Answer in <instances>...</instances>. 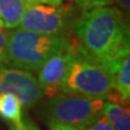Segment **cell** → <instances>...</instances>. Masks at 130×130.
Instances as JSON below:
<instances>
[{"instance_id": "1", "label": "cell", "mask_w": 130, "mask_h": 130, "mask_svg": "<svg viewBox=\"0 0 130 130\" xmlns=\"http://www.w3.org/2000/svg\"><path fill=\"white\" fill-rule=\"evenodd\" d=\"M74 30L85 50L113 74L129 54V26L117 8L85 10L75 21Z\"/></svg>"}, {"instance_id": "2", "label": "cell", "mask_w": 130, "mask_h": 130, "mask_svg": "<svg viewBox=\"0 0 130 130\" xmlns=\"http://www.w3.org/2000/svg\"><path fill=\"white\" fill-rule=\"evenodd\" d=\"M72 46V58L61 92L106 100L115 90V74L95 61L81 44Z\"/></svg>"}, {"instance_id": "3", "label": "cell", "mask_w": 130, "mask_h": 130, "mask_svg": "<svg viewBox=\"0 0 130 130\" xmlns=\"http://www.w3.org/2000/svg\"><path fill=\"white\" fill-rule=\"evenodd\" d=\"M68 44L70 41L63 34L46 35L20 28L8 34L7 65L37 72L48 58Z\"/></svg>"}, {"instance_id": "4", "label": "cell", "mask_w": 130, "mask_h": 130, "mask_svg": "<svg viewBox=\"0 0 130 130\" xmlns=\"http://www.w3.org/2000/svg\"><path fill=\"white\" fill-rule=\"evenodd\" d=\"M104 103L103 98L62 92L49 98L43 106V117L49 127L62 124L84 130L102 115Z\"/></svg>"}, {"instance_id": "5", "label": "cell", "mask_w": 130, "mask_h": 130, "mask_svg": "<svg viewBox=\"0 0 130 130\" xmlns=\"http://www.w3.org/2000/svg\"><path fill=\"white\" fill-rule=\"evenodd\" d=\"M73 13L74 9L71 5L30 3L24 12L20 26L39 34L62 35L72 23Z\"/></svg>"}, {"instance_id": "6", "label": "cell", "mask_w": 130, "mask_h": 130, "mask_svg": "<svg viewBox=\"0 0 130 130\" xmlns=\"http://www.w3.org/2000/svg\"><path fill=\"white\" fill-rule=\"evenodd\" d=\"M0 93H12L23 106H31L42 99L43 90L30 72L0 65Z\"/></svg>"}, {"instance_id": "7", "label": "cell", "mask_w": 130, "mask_h": 130, "mask_svg": "<svg viewBox=\"0 0 130 130\" xmlns=\"http://www.w3.org/2000/svg\"><path fill=\"white\" fill-rule=\"evenodd\" d=\"M72 58V46L70 44L52 54L46 60L38 72V83L48 98L61 92L63 80L66 75Z\"/></svg>"}, {"instance_id": "8", "label": "cell", "mask_w": 130, "mask_h": 130, "mask_svg": "<svg viewBox=\"0 0 130 130\" xmlns=\"http://www.w3.org/2000/svg\"><path fill=\"white\" fill-rule=\"evenodd\" d=\"M28 0H0V28L13 29L20 26Z\"/></svg>"}, {"instance_id": "9", "label": "cell", "mask_w": 130, "mask_h": 130, "mask_svg": "<svg viewBox=\"0 0 130 130\" xmlns=\"http://www.w3.org/2000/svg\"><path fill=\"white\" fill-rule=\"evenodd\" d=\"M23 104L12 93H0V118L18 126L23 121Z\"/></svg>"}, {"instance_id": "10", "label": "cell", "mask_w": 130, "mask_h": 130, "mask_svg": "<svg viewBox=\"0 0 130 130\" xmlns=\"http://www.w3.org/2000/svg\"><path fill=\"white\" fill-rule=\"evenodd\" d=\"M102 115L108 119L114 130H130V111L128 106L109 101L104 103Z\"/></svg>"}, {"instance_id": "11", "label": "cell", "mask_w": 130, "mask_h": 130, "mask_svg": "<svg viewBox=\"0 0 130 130\" xmlns=\"http://www.w3.org/2000/svg\"><path fill=\"white\" fill-rule=\"evenodd\" d=\"M115 91L118 93L124 104L130 99V56H125L115 73Z\"/></svg>"}, {"instance_id": "12", "label": "cell", "mask_w": 130, "mask_h": 130, "mask_svg": "<svg viewBox=\"0 0 130 130\" xmlns=\"http://www.w3.org/2000/svg\"><path fill=\"white\" fill-rule=\"evenodd\" d=\"M75 1L84 10H89V9H93V8L106 7L111 5L113 0H75Z\"/></svg>"}, {"instance_id": "13", "label": "cell", "mask_w": 130, "mask_h": 130, "mask_svg": "<svg viewBox=\"0 0 130 130\" xmlns=\"http://www.w3.org/2000/svg\"><path fill=\"white\" fill-rule=\"evenodd\" d=\"M84 130H114V128L106 117L101 115L94 123H92Z\"/></svg>"}, {"instance_id": "14", "label": "cell", "mask_w": 130, "mask_h": 130, "mask_svg": "<svg viewBox=\"0 0 130 130\" xmlns=\"http://www.w3.org/2000/svg\"><path fill=\"white\" fill-rule=\"evenodd\" d=\"M9 32L0 28V65H7V39Z\"/></svg>"}, {"instance_id": "15", "label": "cell", "mask_w": 130, "mask_h": 130, "mask_svg": "<svg viewBox=\"0 0 130 130\" xmlns=\"http://www.w3.org/2000/svg\"><path fill=\"white\" fill-rule=\"evenodd\" d=\"M10 130H40L31 120L23 119V121L18 126H11Z\"/></svg>"}, {"instance_id": "16", "label": "cell", "mask_w": 130, "mask_h": 130, "mask_svg": "<svg viewBox=\"0 0 130 130\" xmlns=\"http://www.w3.org/2000/svg\"><path fill=\"white\" fill-rule=\"evenodd\" d=\"M30 3H44L51 6H60L63 3V0H28Z\"/></svg>"}, {"instance_id": "17", "label": "cell", "mask_w": 130, "mask_h": 130, "mask_svg": "<svg viewBox=\"0 0 130 130\" xmlns=\"http://www.w3.org/2000/svg\"><path fill=\"white\" fill-rule=\"evenodd\" d=\"M116 2V5L118 6L121 10H124L125 12L129 11L130 8V0H114Z\"/></svg>"}, {"instance_id": "18", "label": "cell", "mask_w": 130, "mask_h": 130, "mask_svg": "<svg viewBox=\"0 0 130 130\" xmlns=\"http://www.w3.org/2000/svg\"><path fill=\"white\" fill-rule=\"evenodd\" d=\"M51 130H78L74 127H71V126H66V125H62V124H55L51 126Z\"/></svg>"}]
</instances>
